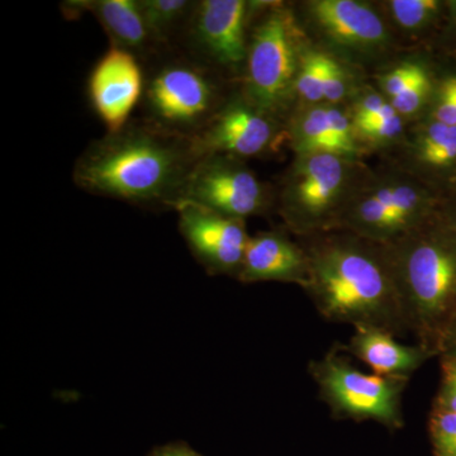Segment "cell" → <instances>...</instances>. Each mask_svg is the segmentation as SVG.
Masks as SVG:
<instances>
[{"label":"cell","instance_id":"cell-1","mask_svg":"<svg viewBox=\"0 0 456 456\" xmlns=\"http://www.w3.org/2000/svg\"><path fill=\"white\" fill-rule=\"evenodd\" d=\"M299 242L308 257L305 292L320 316L354 329L410 334L383 244L344 230L303 237Z\"/></svg>","mask_w":456,"mask_h":456},{"label":"cell","instance_id":"cell-2","mask_svg":"<svg viewBox=\"0 0 456 456\" xmlns=\"http://www.w3.org/2000/svg\"><path fill=\"white\" fill-rule=\"evenodd\" d=\"M194 163L191 141L183 142L159 128L125 127L86 150L74 180L99 196L173 206Z\"/></svg>","mask_w":456,"mask_h":456},{"label":"cell","instance_id":"cell-3","mask_svg":"<svg viewBox=\"0 0 456 456\" xmlns=\"http://www.w3.org/2000/svg\"><path fill=\"white\" fill-rule=\"evenodd\" d=\"M388 254L408 332L436 354L456 318V240L434 216L389 244Z\"/></svg>","mask_w":456,"mask_h":456},{"label":"cell","instance_id":"cell-4","mask_svg":"<svg viewBox=\"0 0 456 456\" xmlns=\"http://www.w3.org/2000/svg\"><path fill=\"white\" fill-rule=\"evenodd\" d=\"M369 171L362 160L344 156H296L279 198V212L288 230L298 239L338 230Z\"/></svg>","mask_w":456,"mask_h":456},{"label":"cell","instance_id":"cell-5","mask_svg":"<svg viewBox=\"0 0 456 456\" xmlns=\"http://www.w3.org/2000/svg\"><path fill=\"white\" fill-rule=\"evenodd\" d=\"M260 16L248 40L242 97L275 119L296 101L307 35L292 9L281 3L270 2Z\"/></svg>","mask_w":456,"mask_h":456},{"label":"cell","instance_id":"cell-6","mask_svg":"<svg viewBox=\"0 0 456 456\" xmlns=\"http://www.w3.org/2000/svg\"><path fill=\"white\" fill-rule=\"evenodd\" d=\"M441 197L421 180L395 167L382 173L369 171L338 230L389 244L434 217Z\"/></svg>","mask_w":456,"mask_h":456},{"label":"cell","instance_id":"cell-7","mask_svg":"<svg viewBox=\"0 0 456 456\" xmlns=\"http://www.w3.org/2000/svg\"><path fill=\"white\" fill-rule=\"evenodd\" d=\"M310 373L335 419L374 421L389 430L403 428L407 379L362 373L336 349L312 362Z\"/></svg>","mask_w":456,"mask_h":456},{"label":"cell","instance_id":"cell-8","mask_svg":"<svg viewBox=\"0 0 456 456\" xmlns=\"http://www.w3.org/2000/svg\"><path fill=\"white\" fill-rule=\"evenodd\" d=\"M303 16L329 53L367 61L395 47L392 27L371 4L360 0H308Z\"/></svg>","mask_w":456,"mask_h":456},{"label":"cell","instance_id":"cell-9","mask_svg":"<svg viewBox=\"0 0 456 456\" xmlns=\"http://www.w3.org/2000/svg\"><path fill=\"white\" fill-rule=\"evenodd\" d=\"M269 200L268 188L240 159L212 155L194 163L174 204L193 203L228 217L246 220L263 215Z\"/></svg>","mask_w":456,"mask_h":456},{"label":"cell","instance_id":"cell-10","mask_svg":"<svg viewBox=\"0 0 456 456\" xmlns=\"http://www.w3.org/2000/svg\"><path fill=\"white\" fill-rule=\"evenodd\" d=\"M146 102L159 130L200 131L218 110L217 86L200 66L171 62L150 80Z\"/></svg>","mask_w":456,"mask_h":456},{"label":"cell","instance_id":"cell-11","mask_svg":"<svg viewBox=\"0 0 456 456\" xmlns=\"http://www.w3.org/2000/svg\"><path fill=\"white\" fill-rule=\"evenodd\" d=\"M275 139V119L240 97L218 108L191 140V149L196 161L212 155L241 160L268 151Z\"/></svg>","mask_w":456,"mask_h":456},{"label":"cell","instance_id":"cell-12","mask_svg":"<svg viewBox=\"0 0 456 456\" xmlns=\"http://www.w3.org/2000/svg\"><path fill=\"white\" fill-rule=\"evenodd\" d=\"M179 230L198 263L212 275L239 277L248 235L245 220L228 217L197 204H174Z\"/></svg>","mask_w":456,"mask_h":456},{"label":"cell","instance_id":"cell-13","mask_svg":"<svg viewBox=\"0 0 456 456\" xmlns=\"http://www.w3.org/2000/svg\"><path fill=\"white\" fill-rule=\"evenodd\" d=\"M393 167L421 180L441 196L456 187V127L422 117L410 122L395 147Z\"/></svg>","mask_w":456,"mask_h":456},{"label":"cell","instance_id":"cell-14","mask_svg":"<svg viewBox=\"0 0 456 456\" xmlns=\"http://www.w3.org/2000/svg\"><path fill=\"white\" fill-rule=\"evenodd\" d=\"M251 2L245 0H203L191 14V31L198 49L213 64L231 73L244 70L248 40Z\"/></svg>","mask_w":456,"mask_h":456},{"label":"cell","instance_id":"cell-15","mask_svg":"<svg viewBox=\"0 0 456 456\" xmlns=\"http://www.w3.org/2000/svg\"><path fill=\"white\" fill-rule=\"evenodd\" d=\"M88 92L108 134H118L127 127L143 92V75L136 55L121 47H110L93 69Z\"/></svg>","mask_w":456,"mask_h":456},{"label":"cell","instance_id":"cell-16","mask_svg":"<svg viewBox=\"0 0 456 456\" xmlns=\"http://www.w3.org/2000/svg\"><path fill=\"white\" fill-rule=\"evenodd\" d=\"M237 281L242 283L283 281L308 284V257L299 241H293L283 231H265L250 236Z\"/></svg>","mask_w":456,"mask_h":456},{"label":"cell","instance_id":"cell-17","mask_svg":"<svg viewBox=\"0 0 456 456\" xmlns=\"http://www.w3.org/2000/svg\"><path fill=\"white\" fill-rule=\"evenodd\" d=\"M342 349L373 369L374 374L407 380L435 355L422 345L402 344L395 335L375 327L354 329Z\"/></svg>","mask_w":456,"mask_h":456},{"label":"cell","instance_id":"cell-18","mask_svg":"<svg viewBox=\"0 0 456 456\" xmlns=\"http://www.w3.org/2000/svg\"><path fill=\"white\" fill-rule=\"evenodd\" d=\"M388 23L416 40L441 45L452 20L454 0H388L383 3Z\"/></svg>","mask_w":456,"mask_h":456},{"label":"cell","instance_id":"cell-19","mask_svg":"<svg viewBox=\"0 0 456 456\" xmlns=\"http://www.w3.org/2000/svg\"><path fill=\"white\" fill-rule=\"evenodd\" d=\"M77 4L80 8L89 9L94 14L113 41V46L121 47L136 55L152 42L143 20L140 3L136 0H98Z\"/></svg>","mask_w":456,"mask_h":456},{"label":"cell","instance_id":"cell-20","mask_svg":"<svg viewBox=\"0 0 456 456\" xmlns=\"http://www.w3.org/2000/svg\"><path fill=\"white\" fill-rule=\"evenodd\" d=\"M289 139L296 156L310 154L344 156L335 132L332 130L326 103L298 107L290 121Z\"/></svg>","mask_w":456,"mask_h":456},{"label":"cell","instance_id":"cell-21","mask_svg":"<svg viewBox=\"0 0 456 456\" xmlns=\"http://www.w3.org/2000/svg\"><path fill=\"white\" fill-rule=\"evenodd\" d=\"M140 8L152 42H167L193 14L197 3L187 0H140Z\"/></svg>","mask_w":456,"mask_h":456},{"label":"cell","instance_id":"cell-22","mask_svg":"<svg viewBox=\"0 0 456 456\" xmlns=\"http://www.w3.org/2000/svg\"><path fill=\"white\" fill-rule=\"evenodd\" d=\"M327 55L326 50L314 49L310 45L303 53L296 80V101L299 107L323 103Z\"/></svg>","mask_w":456,"mask_h":456},{"label":"cell","instance_id":"cell-23","mask_svg":"<svg viewBox=\"0 0 456 456\" xmlns=\"http://www.w3.org/2000/svg\"><path fill=\"white\" fill-rule=\"evenodd\" d=\"M437 69L439 68L434 66L426 71L389 102L399 116L403 117L406 121H417L428 113L436 84Z\"/></svg>","mask_w":456,"mask_h":456},{"label":"cell","instance_id":"cell-24","mask_svg":"<svg viewBox=\"0 0 456 456\" xmlns=\"http://www.w3.org/2000/svg\"><path fill=\"white\" fill-rule=\"evenodd\" d=\"M408 125L410 122L395 112L382 121L356 126L354 132L362 151L365 149L392 150L403 139Z\"/></svg>","mask_w":456,"mask_h":456},{"label":"cell","instance_id":"cell-25","mask_svg":"<svg viewBox=\"0 0 456 456\" xmlns=\"http://www.w3.org/2000/svg\"><path fill=\"white\" fill-rule=\"evenodd\" d=\"M425 117L456 127V64L437 69L434 95Z\"/></svg>","mask_w":456,"mask_h":456},{"label":"cell","instance_id":"cell-26","mask_svg":"<svg viewBox=\"0 0 456 456\" xmlns=\"http://www.w3.org/2000/svg\"><path fill=\"white\" fill-rule=\"evenodd\" d=\"M358 92L350 66L342 62L340 57L329 53L323 79V103L345 104Z\"/></svg>","mask_w":456,"mask_h":456},{"label":"cell","instance_id":"cell-27","mask_svg":"<svg viewBox=\"0 0 456 456\" xmlns=\"http://www.w3.org/2000/svg\"><path fill=\"white\" fill-rule=\"evenodd\" d=\"M434 66L426 60H403L378 77V90L391 102Z\"/></svg>","mask_w":456,"mask_h":456},{"label":"cell","instance_id":"cell-28","mask_svg":"<svg viewBox=\"0 0 456 456\" xmlns=\"http://www.w3.org/2000/svg\"><path fill=\"white\" fill-rule=\"evenodd\" d=\"M430 432L436 456H456V413L435 407Z\"/></svg>","mask_w":456,"mask_h":456},{"label":"cell","instance_id":"cell-29","mask_svg":"<svg viewBox=\"0 0 456 456\" xmlns=\"http://www.w3.org/2000/svg\"><path fill=\"white\" fill-rule=\"evenodd\" d=\"M435 407L456 413V360L445 359L444 380Z\"/></svg>","mask_w":456,"mask_h":456},{"label":"cell","instance_id":"cell-30","mask_svg":"<svg viewBox=\"0 0 456 456\" xmlns=\"http://www.w3.org/2000/svg\"><path fill=\"white\" fill-rule=\"evenodd\" d=\"M437 215L456 240V187L441 197Z\"/></svg>","mask_w":456,"mask_h":456},{"label":"cell","instance_id":"cell-31","mask_svg":"<svg viewBox=\"0 0 456 456\" xmlns=\"http://www.w3.org/2000/svg\"><path fill=\"white\" fill-rule=\"evenodd\" d=\"M146 456H203L191 449L184 441H174L165 445L155 446Z\"/></svg>","mask_w":456,"mask_h":456},{"label":"cell","instance_id":"cell-32","mask_svg":"<svg viewBox=\"0 0 456 456\" xmlns=\"http://www.w3.org/2000/svg\"><path fill=\"white\" fill-rule=\"evenodd\" d=\"M437 353H445V359L456 360V318L446 330Z\"/></svg>","mask_w":456,"mask_h":456}]
</instances>
